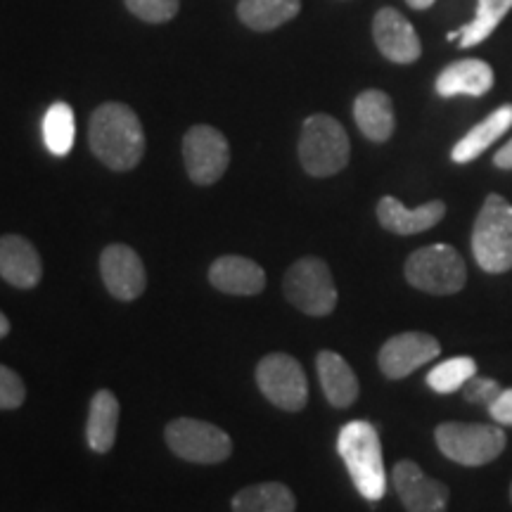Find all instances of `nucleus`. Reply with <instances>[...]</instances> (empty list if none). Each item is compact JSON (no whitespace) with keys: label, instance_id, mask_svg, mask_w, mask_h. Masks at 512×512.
<instances>
[{"label":"nucleus","instance_id":"obj_1","mask_svg":"<svg viewBox=\"0 0 512 512\" xmlns=\"http://www.w3.org/2000/svg\"><path fill=\"white\" fill-rule=\"evenodd\" d=\"M93 155L112 171H131L145 155V131L138 114L124 102H105L88 126Z\"/></svg>","mask_w":512,"mask_h":512},{"label":"nucleus","instance_id":"obj_2","mask_svg":"<svg viewBox=\"0 0 512 512\" xmlns=\"http://www.w3.org/2000/svg\"><path fill=\"white\" fill-rule=\"evenodd\" d=\"M337 451L358 494L370 503L380 501L387 491V475H384L380 434L375 427L366 420L347 422L337 437Z\"/></svg>","mask_w":512,"mask_h":512},{"label":"nucleus","instance_id":"obj_3","mask_svg":"<svg viewBox=\"0 0 512 512\" xmlns=\"http://www.w3.org/2000/svg\"><path fill=\"white\" fill-rule=\"evenodd\" d=\"M470 245L482 271L505 273L512 268V204L496 192L486 195Z\"/></svg>","mask_w":512,"mask_h":512},{"label":"nucleus","instance_id":"obj_4","mask_svg":"<svg viewBox=\"0 0 512 512\" xmlns=\"http://www.w3.org/2000/svg\"><path fill=\"white\" fill-rule=\"evenodd\" d=\"M351 157L349 136L330 114H313L304 121L299 138V162L313 178H328L347 169Z\"/></svg>","mask_w":512,"mask_h":512},{"label":"nucleus","instance_id":"obj_5","mask_svg":"<svg viewBox=\"0 0 512 512\" xmlns=\"http://www.w3.org/2000/svg\"><path fill=\"white\" fill-rule=\"evenodd\" d=\"M439 451L453 463L482 467L505 451V432L501 425H477V422H441L434 430Z\"/></svg>","mask_w":512,"mask_h":512},{"label":"nucleus","instance_id":"obj_6","mask_svg":"<svg viewBox=\"0 0 512 512\" xmlns=\"http://www.w3.org/2000/svg\"><path fill=\"white\" fill-rule=\"evenodd\" d=\"M285 299L306 316H330L337 306V287L328 264L318 256H304L287 268Z\"/></svg>","mask_w":512,"mask_h":512},{"label":"nucleus","instance_id":"obj_7","mask_svg":"<svg viewBox=\"0 0 512 512\" xmlns=\"http://www.w3.org/2000/svg\"><path fill=\"white\" fill-rule=\"evenodd\" d=\"M406 280L415 290L427 294H458L467 283V268L463 256L448 245H430L420 247L408 256L406 261Z\"/></svg>","mask_w":512,"mask_h":512},{"label":"nucleus","instance_id":"obj_8","mask_svg":"<svg viewBox=\"0 0 512 512\" xmlns=\"http://www.w3.org/2000/svg\"><path fill=\"white\" fill-rule=\"evenodd\" d=\"M166 444L188 463L216 465L230 458L233 439L221 427L195 418H176L166 425Z\"/></svg>","mask_w":512,"mask_h":512},{"label":"nucleus","instance_id":"obj_9","mask_svg":"<svg viewBox=\"0 0 512 512\" xmlns=\"http://www.w3.org/2000/svg\"><path fill=\"white\" fill-rule=\"evenodd\" d=\"M256 384L280 411L297 413L309 403V382L297 358L287 354H268L256 366Z\"/></svg>","mask_w":512,"mask_h":512},{"label":"nucleus","instance_id":"obj_10","mask_svg":"<svg viewBox=\"0 0 512 512\" xmlns=\"http://www.w3.org/2000/svg\"><path fill=\"white\" fill-rule=\"evenodd\" d=\"M183 162L188 176L197 185L221 181L230 164V145L214 126H192L183 138Z\"/></svg>","mask_w":512,"mask_h":512},{"label":"nucleus","instance_id":"obj_11","mask_svg":"<svg viewBox=\"0 0 512 512\" xmlns=\"http://www.w3.org/2000/svg\"><path fill=\"white\" fill-rule=\"evenodd\" d=\"M441 354V344L437 337L427 335V332H401L382 344L380 356V370L389 380H403L411 373H415L420 366L434 361Z\"/></svg>","mask_w":512,"mask_h":512},{"label":"nucleus","instance_id":"obj_12","mask_svg":"<svg viewBox=\"0 0 512 512\" xmlns=\"http://www.w3.org/2000/svg\"><path fill=\"white\" fill-rule=\"evenodd\" d=\"M392 482L406 512H446L451 498L448 486L427 477L413 460H399L394 465Z\"/></svg>","mask_w":512,"mask_h":512},{"label":"nucleus","instance_id":"obj_13","mask_svg":"<svg viewBox=\"0 0 512 512\" xmlns=\"http://www.w3.org/2000/svg\"><path fill=\"white\" fill-rule=\"evenodd\" d=\"M100 275L107 292L121 302H133L145 292L147 273L138 252L126 245H110L100 256Z\"/></svg>","mask_w":512,"mask_h":512},{"label":"nucleus","instance_id":"obj_14","mask_svg":"<svg viewBox=\"0 0 512 512\" xmlns=\"http://www.w3.org/2000/svg\"><path fill=\"white\" fill-rule=\"evenodd\" d=\"M373 36L380 53L389 62L411 64L422 55L420 38L413 24L394 8H382L373 19Z\"/></svg>","mask_w":512,"mask_h":512},{"label":"nucleus","instance_id":"obj_15","mask_svg":"<svg viewBox=\"0 0 512 512\" xmlns=\"http://www.w3.org/2000/svg\"><path fill=\"white\" fill-rule=\"evenodd\" d=\"M0 278L17 290H31L41 283L43 261L22 235L10 233L0 238Z\"/></svg>","mask_w":512,"mask_h":512},{"label":"nucleus","instance_id":"obj_16","mask_svg":"<svg viewBox=\"0 0 512 512\" xmlns=\"http://www.w3.org/2000/svg\"><path fill=\"white\" fill-rule=\"evenodd\" d=\"M209 283L223 294L254 297L266 287V271L247 256H219L209 268Z\"/></svg>","mask_w":512,"mask_h":512},{"label":"nucleus","instance_id":"obj_17","mask_svg":"<svg viewBox=\"0 0 512 512\" xmlns=\"http://www.w3.org/2000/svg\"><path fill=\"white\" fill-rule=\"evenodd\" d=\"M446 216V204L441 200L427 202L418 209H406L396 197H382L377 204V221L394 235H418L437 226Z\"/></svg>","mask_w":512,"mask_h":512},{"label":"nucleus","instance_id":"obj_18","mask_svg":"<svg viewBox=\"0 0 512 512\" xmlns=\"http://www.w3.org/2000/svg\"><path fill=\"white\" fill-rule=\"evenodd\" d=\"M494 88V69L482 60H460L448 64L437 79V93L441 98L470 95L482 98Z\"/></svg>","mask_w":512,"mask_h":512},{"label":"nucleus","instance_id":"obj_19","mask_svg":"<svg viewBox=\"0 0 512 512\" xmlns=\"http://www.w3.org/2000/svg\"><path fill=\"white\" fill-rule=\"evenodd\" d=\"M316 368L325 399L335 408H349L358 399V377L347 361L335 351H320L316 356Z\"/></svg>","mask_w":512,"mask_h":512},{"label":"nucleus","instance_id":"obj_20","mask_svg":"<svg viewBox=\"0 0 512 512\" xmlns=\"http://www.w3.org/2000/svg\"><path fill=\"white\" fill-rule=\"evenodd\" d=\"M510 126H512V105L498 107L496 112H491L484 121H479L472 131H467L465 136L453 145L451 159L456 164L475 162V159L482 157L484 152L503 136V133L510 131Z\"/></svg>","mask_w":512,"mask_h":512},{"label":"nucleus","instance_id":"obj_21","mask_svg":"<svg viewBox=\"0 0 512 512\" xmlns=\"http://www.w3.org/2000/svg\"><path fill=\"white\" fill-rule=\"evenodd\" d=\"M354 119L361 133L373 143H387L392 138L396 119L394 105L384 91H363L354 102Z\"/></svg>","mask_w":512,"mask_h":512},{"label":"nucleus","instance_id":"obj_22","mask_svg":"<svg viewBox=\"0 0 512 512\" xmlns=\"http://www.w3.org/2000/svg\"><path fill=\"white\" fill-rule=\"evenodd\" d=\"M119 427V401L110 389H100L91 399V411H88L86 439L95 453H110L114 441H117Z\"/></svg>","mask_w":512,"mask_h":512},{"label":"nucleus","instance_id":"obj_23","mask_svg":"<svg viewBox=\"0 0 512 512\" xmlns=\"http://www.w3.org/2000/svg\"><path fill=\"white\" fill-rule=\"evenodd\" d=\"M297 498L290 486L280 482H264L247 486L233 496V512H294Z\"/></svg>","mask_w":512,"mask_h":512},{"label":"nucleus","instance_id":"obj_24","mask_svg":"<svg viewBox=\"0 0 512 512\" xmlns=\"http://www.w3.org/2000/svg\"><path fill=\"white\" fill-rule=\"evenodd\" d=\"M302 10V0H240L238 17L254 31H273L290 22Z\"/></svg>","mask_w":512,"mask_h":512},{"label":"nucleus","instance_id":"obj_25","mask_svg":"<svg viewBox=\"0 0 512 512\" xmlns=\"http://www.w3.org/2000/svg\"><path fill=\"white\" fill-rule=\"evenodd\" d=\"M512 10V0H479L477 15L470 24L460 31V48L479 46L484 38H489L503 22V17Z\"/></svg>","mask_w":512,"mask_h":512},{"label":"nucleus","instance_id":"obj_26","mask_svg":"<svg viewBox=\"0 0 512 512\" xmlns=\"http://www.w3.org/2000/svg\"><path fill=\"white\" fill-rule=\"evenodd\" d=\"M74 136V110L67 102H55L46 112V119H43V140H46V147L55 157H64L74 147Z\"/></svg>","mask_w":512,"mask_h":512},{"label":"nucleus","instance_id":"obj_27","mask_svg":"<svg viewBox=\"0 0 512 512\" xmlns=\"http://www.w3.org/2000/svg\"><path fill=\"white\" fill-rule=\"evenodd\" d=\"M477 375V363L475 358L470 356H456L448 358V361L434 366L430 373H427V384L437 394H453L460 392L465 387V382L470 377Z\"/></svg>","mask_w":512,"mask_h":512},{"label":"nucleus","instance_id":"obj_28","mask_svg":"<svg viewBox=\"0 0 512 512\" xmlns=\"http://www.w3.org/2000/svg\"><path fill=\"white\" fill-rule=\"evenodd\" d=\"M126 8L143 22L164 24L178 15L181 0H126Z\"/></svg>","mask_w":512,"mask_h":512},{"label":"nucleus","instance_id":"obj_29","mask_svg":"<svg viewBox=\"0 0 512 512\" xmlns=\"http://www.w3.org/2000/svg\"><path fill=\"white\" fill-rule=\"evenodd\" d=\"M27 399V387L15 370L0 366V411H15Z\"/></svg>","mask_w":512,"mask_h":512},{"label":"nucleus","instance_id":"obj_30","mask_svg":"<svg viewBox=\"0 0 512 512\" xmlns=\"http://www.w3.org/2000/svg\"><path fill=\"white\" fill-rule=\"evenodd\" d=\"M463 392V399L467 403H475V406H486L489 408L491 403H494L498 396H501L503 387L498 384L496 380H489V377H470V380L465 382V387L460 389Z\"/></svg>","mask_w":512,"mask_h":512},{"label":"nucleus","instance_id":"obj_31","mask_svg":"<svg viewBox=\"0 0 512 512\" xmlns=\"http://www.w3.org/2000/svg\"><path fill=\"white\" fill-rule=\"evenodd\" d=\"M491 420L503 427H512V389H503L501 396L489 406Z\"/></svg>","mask_w":512,"mask_h":512},{"label":"nucleus","instance_id":"obj_32","mask_svg":"<svg viewBox=\"0 0 512 512\" xmlns=\"http://www.w3.org/2000/svg\"><path fill=\"white\" fill-rule=\"evenodd\" d=\"M494 164L498 166V169H505V171H510V169H512V140H510L508 145H503L501 150L496 152Z\"/></svg>","mask_w":512,"mask_h":512},{"label":"nucleus","instance_id":"obj_33","mask_svg":"<svg viewBox=\"0 0 512 512\" xmlns=\"http://www.w3.org/2000/svg\"><path fill=\"white\" fill-rule=\"evenodd\" d=\"M408 5H411L413 10H427V8H432L434 3H437V0H406Z\"/></svg>","mask_w":512,"mask_h":512},{"label":"nucleus","instance_id":"obj_34","mask_svg":"<svg viewBox=\"0 0 512 512\" xmlns=\"http://www.w3.org/2000/svg\"><path fill=\"white\" fill-rule=\"evenodd\" d=\"M8 332H10V320L0 313V339L8 335Z\"/></svg>","mask_w":512,"mask_h":512},{"label":"nucleus","instance_id":"obj_35","mask_svg":"<svg viewBox=\"0 0 512 512\" xmlns=\"http://www.w3.org/2000/svg\"><path fill=\"white\" fill-rule=\"evenodd\" d=\"M510 503H512V484H510Z\"/></svg>","mask_w":512,"mask_h":512}]
</instances>
